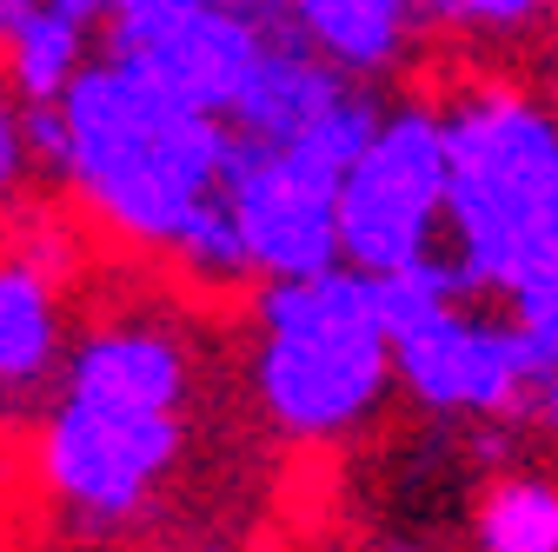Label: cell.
Returning a JSON list of instances; mask_svg holds the SVG:
<instances>
[{"label":"cell","instance_id":"7a4b0ae2","mask_svg":"<svg viewBox=\"0 0 558 552\" xmlns=\"http://www.w3.org/2000/svg\"><path fill=\"white\" fill-rule=\"evenodd\" d=\"M259 399L293 433H339L386 393L392 347L379 320V287L353 266L306 280H272L259 300Z\"/></svg>","mask_w":558,"mask_h":552},{"label":"cell","instance_id":"5b68a950","mask_svg":"<svg viewBox=\"0 0 558 552\" xmlns=\"http://www.w3.org/2000/svg\"><path fill=\"white\" fill-rule=\"evenodd\" d=\"M66 399L107 412H180L186 399V353L154 326H107L81 339L66 360Z\"/></svg>","mask_w":558,"mask_h":552},{"label":"cell","instance_id":"6da1fadb","mask_svg":"<svg viewBox=\"0 0 558 552\" xmlns=\"http://www.w3.org/2000/svg\"><path fill=\"white\" fill-rule=\"evenodd\" d=\"M66 154L60 173L100 206L107 220L147 240H180V227L220 193L227 133L214 113L167 94L126 53L87 60L60 94Z\"/></svg>","mask_w":558,"mask_h":552},{"label":"cell","instance_id":"52a82bcc","mask_svg":"<svg viewBox=\"0 0 558 552\" xmlns=\"http://www.w3.org/2000/svg\"><path fill=\"white\" fill-rule=\"evenodd\" d=\"M485 552H558V487L545 479H499L478 506Z\"/></svg>","mask_w":558,"mask_h":552},{"label":"cell","instance_id":"ba28073f","mask_svg":"<svg viewBox=\"0 0 558 552\" xmlns=\"http://www.w3.org/2000/svg\"><path fill=\"white\" fill-rule=\"evenodd\" d=\"M21 173H27V141H21V100H14V87L0 81V206H8V193L21 187Z\"/></svg>","mask_w":558,"mask_h":552},{"label":"cell","instance_id":"8992f818","mask_svg":"<svg viewBox=\"0 0 558 552\" xmlns=\"http://www.w3.org/2000/svg\"><path fill=\"white\" fill-rule=\"evenodd\" d=\"M60 360V293L40 253H0V386H34Z\"/></svg>","mask_w":558,"mask_h":552},{"label":"cell","instance_id":"3957f363","mask_svg":"<svg viewBox=\"0 0 558 552\" xmlns=\"http://www.w3.org/2000/svg\"><path fill=\"white\" fill-rule=\"evenodd\" d=\"M446 214V127L433 113H399L373 127V141L339 180V260L392 280L433 260V227Z\"/></svg>","mask_w":558,"mask_h":552},{"label":"cell","instance_id":"277c9868","mask_svg":"<svg viewBox=\"0 0 558 552\" xmlns=\"http://www.w3.org/2000/svg\"><path fill=\"white\" fill-rule=\"evenodd\" d=\"M173 453L180 412H107L87 399H60L40 433V472L53 500L87 526L133 519L173 466Z\"/></svg>","mask_w":558,"mask_h":552}]
</instances>
